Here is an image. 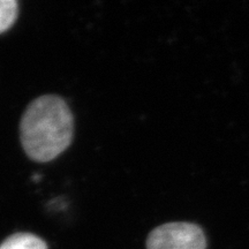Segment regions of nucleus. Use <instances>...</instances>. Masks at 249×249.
<instances>
[{
  "mask_svg": "<svg viewBox=\"0 0 249 249\" xmlns=\"http://www.w3.org/2000/svg\"><path fill=\"white\" fill-rule=\"evenodd\" d=\"M74 119L64 99L46 95L35 99L20 124L22 147L33 160L45 163L58 157L73 140Z\"/></svg>",
  "mask_w": 249,
  "mask_h": 249,
  "instance_id": "obj_1",
  "label": "nucleus"
},
{
  "mask_svg": "<svg viewBox=\"0 0 249 249\" xmlns=\"http://www.w3.org/2000/svg\"><path fill=\"white\" fill-rule=\"evenodd\" d=\"M203 230L192 223H169L151 231L147 249H205Z\"/></svg>",
  "mask_w": 249,
  "mask_h": 249,
  "instance_id": "obj_2",
  "label": "nucleus"
},
{
  "mask_svg": "<svg viewBox=\"0 0 249 249\" xmlns=\"http://www.w3.org/2000/svg\"><path fill=\"white\" fill-rule=\"evenodd\" d=\"M0 249H48V245L33 233L18 232L8 236L0 245Z\"/></svg>",
  "mask_w": 249,
  "mask_h": 249,
  "instance_id": "obj_3",
  "label": "nucleus"
},
{
  "mask_svg": "<svg viewBox=\"0 0 249 249\" xmlns=\"http://www.w3.org/2000/svg\"><path fill=\"white\" fill-rule=\"evenodd\" d=\"M18 17V2L15 0H0V34L13 26Z\"/></svg>",
  "mask_w": 249,
  "mask_h": 249,
  "instance_id": "obj_4",
  "label": "nucleus"
}]
</instances>
